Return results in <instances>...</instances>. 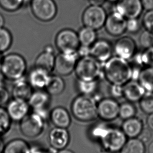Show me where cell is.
Here are the masks:
<instances>
[{
    "label": "cell",
    "instance_id": "20",
    "mask_svg": "<svg viewBox=\"0 0 153 153\" xmlns=\"http://www.w3.org/2000/svg\"><path fill=\"white\" fill-rule=\"evenodd\" d=\"M49 120L54 126L68 128L71 123L70 113L62 106H56L50 111Z\"/></svg>",
    "mask_w": 153,
    "mask_h": 153
},
{
    "label": "cell",
    "instance_id": "23",
    "mask_svg": "<svg viewBox=\"0 0 153 153\" xmlns=\"http://www.w3.org/2000/svg\"><path fill=\"white\" fill-rule=\"evenodd\" d=\"M14 82V84L11 92L12 98L28 101L34 89L27 80L23 78Z\"/></svg>",
    "mask_w": 153,
    "mask_h": 153
},
{
    "label": "cell",
    "instance_id": "19",
    "mask_svg": "<svg viewBox=\"0 0 153 153\" xmlns=\"http://www.w3.org/2000/svg\"><path fill=\"white\" fill-rule=\"evenodd\" d=\"M51 76V73L35 67L29 72L27 81L33 89H45Z\"/></svg>",
    "mask_w": 153,
    "mask_h": 153
},
{
    "label": "cell",
    "instance_id": "18",
    "mask_svg": "<svg viewBox=\"0 0 153 153\" xmlns=\"http://www.w3.org/2000/svg\"><path fill=\"white\" fill-rule=\"evenodd\" d=\"M113 53V46L108 41L103 39L97 40L90 47V55L102 64L112 57Z\"/></svg>",
    "mask_w": 153,
    "mask_h": 153
},
{
    "label": "cell",
    "instance_id": "53",
    "mask_svg": "<svg viewBox=\"0 0 153 153\" xmlns=\"http://www.w3.org/2000/svg\"><path fill=\"white\" fill-rule=\"evenodd\" d=\"M1 85H2V83H1V81H0V86H1Z\"/></svg>",
    "mask_w": 153,
    "mask_h": 153
},
{
    "label": "cell",
    "instance_id": "25",
    "mask_svg": "<svg viewBox=\"0 0 153 153\" xmlns=\"http://www.w3.org/2000/svg\"><path fill=\"white\" fill-rule=\"evenodd\" d=\"M56 57L53 52L45 50L36 58L35 67L51 73L54 70Z\"/></svg>",
    "mask_w": 153,
    "mask_h": 153
},
{
    "label": "cell",
    "instance_id": "33",
    "mask_svg": "<svg viewBox=\"0 0 153 153\" xmlns=\"http://www.w3.org/2000/svg\"><path fill=\"white\" fill-rule=\"evenodd\" d=\"M12 123V121L6 108L0 106V137H2L11 130Z\"/></svg>",
    "mask_w": 153,
    "mask_h": 153
},
{
    "label": "cell",
    "instance_id": "16",
    "mask_svg": "<svg viewBox=\"0 0 153 153\" xmlns=\"http://www.w3.org/2000/svg\"><path fill=\"white\" fill-rule=\"evenodd\" d=\"M48 140L51 148L57 152L68 146L70 142V133L67 128L54 126L49 131Z\"/></svg>",
    "mask_w": 153,
    "mask_h": 153
},
{
    "label": "cell",
    "instance_id": "50",
    "mask_svg": "<svg viewBox=\"0 0 153 153\" xmlns=\"http://www.w3.org/2000/svg\"><path fill=\"white\" fill-rule=\"evenodd\" d=\"M148 153H153V141L151 142L148 147Z\"/></svg>",
    "mask_w": 153,
    "mask_h": 153
},
{
    "label": "cell",
    "instance_id": "49",
    "mask_svg": "<svg viewBox=\"0 0 153 153\" xmlns=\"http://www.w3.org/2000/svg\"><path fill=\"white\" fill-rule=\"evenodd\" d=\"M5 20L4 17L1 14H0V28L3 27L4 24Z\"/></svg>",
    "mask_w": 153,
    "mask_h": 153
},
{
    "label": "cell",
    "instance_id": "1",
    "mask_svg": "<svg viewBox=\"0 0 153 153\" xmlns=\"http://www.w3.org/2000/svg\"><path fill=\"white\" fill-rule=\"evenodd\" d=\"M89 136L92 140L98 143L100 150L104 153H120L128 140L121 128L103 121L92 126Z\"/></svg>",
    "mask_w": 153,
    "mask_h": 153
},
{
    "label": "cell",
    "instance_id": "31",
    "mask_svg": "<svg viewBox=\"0 0 153 153\" xmlns=\"http://www.w3.org/2000/svg\"><path fill=\"white\" fill-rule=\"evenodd\" d=\"M76 87L80 94L94 96L98 88V80H83L77 79Z\"/></svg>",
    "mask_w": 153,
    "mask_h": 153
},
{
    "label": "cell",
    "instance_id": "30",
    "mask_svg": "<svg viewBox=\"0 0 153 153\" xmlns=\"http://www.w3.org/2000/svg\"><path fill=\"white\" fill-rule=\"evenodd\" d=\"M145 143L137 138H129L126 140L120 153H145Z\"/></svg>",
    "mask_w": 153,
    "mask_h": 153
},
{
    "label": "cell",
    "instance_id": "45",
    "mask_svg": "<svg viewBox=\"0 0 153 153\" xmlns=\"http://www.w3.org/2000/svg\"><path fill=\"white\" fill-rule=\"evenodd\" d=\"M143 9L149 11L153 10V0H141Z\"/></svg>",
    "mask_w": 153,
    "mask_h": 153
},
{
    "label": "cell",
    "instance_id": "26",
    "mask_svg": "<svg viewBox=\"0 0 153 153\" xmlns=\"http://www.w3.org/2000/svg\"><path fill=\"white\" fill-rule=\"evenodd\" d=\"M66 88L64 79L58 74L51 75L45 90L51 96H57L62 94Z\"/></svg>",
    "mask_w": 153,
    "mask_h": 153
},
{
    "label": "cell",
    "instance_id": "21",
    "mask_svg": "<svg viewBox=\"0 0 153 153\" xmlns=\"http://www.w3.org/2000/svg\"><path fill=\"white\" fill-rule=\"evenodd\" d=\"M123 97L132 103L139 102L146 92L144 89L137 80H131L123 85Z\"/></svg>",
    "mask_w": 153,
    "mask_h": 153
},
{
    "label": "cell",
    "instance_id": "7",
    "mask_svg": "<svg viewBox=\"0 0 153 153\" xmlns=\"http://www.w3.org/2000/svg\"><path fill=\"white\" fill-rule=\"evenodd\" d=\"M51 96L45 89L35 90L28 100L31 110L47 121L49 119Z\"/></svg>",
    "mask_w": 153,
    "mask_h": 153
},
{
    "label": "cell",
    "instance_id": "11",
    "mask_svg": "<svg viewBox=\"0 0 153 153\" xmlns=\"http://www.w3.org/2000/svg\"><path fill=\"white\" fill-rule=\"evenodd\" d=\"M79 58L77 52H60L56 57L54 70L60 76H67L74 71Z\"/></svg>",
    "mask_w": 153,
    "mask_h": 153
},
{
    "label": "cell",
    "instance_id": "54",
    "mask_svg": "<svg viewBox=\"0 0 153 153\" xmlns=\"http://www.w3.org/2000/svg\"><path fill=\"white\" fill-rule=\"evenodd\" d=\"M0 143H1V137H0Z\"/></svg>",
    "mask_w": 153,
    "mask_h": 153
},
{
    "label": "cell",
    "instance_id": "8",
    "mask_svg": "<svg viewBox=\"0 0 153 153\" xmlns=\"http://www.w3.org/2000/svg\"><path fill=\"white\" fill-rule=\"evenodd\" d=\"M107 16L102 6L90 5L83 11L82 22L85 26L97 30L104 27Z\"/></svg>",
    "mask_w": 153,
    "mask_h": 153
},
{
    "label": "cell",
    "instance_id": "43",
    "mask_svg": "<svg viewBox=\"0 0 153 153\" xmlns=\"http://www.w3.org/2000/svg\"><path fill=\"white\" fill-rule=\"evenodd\" d=\"M53 149H46L39 145H30V153H55L53 152Z\"/></svg>",
    "mask_w": 153,
    "mask_h": 153
},
{
    "label": "cell",
    "instance_id": "39",
    "mask_svg": "<svg viewBox=\"0 0 153 153\" xmlns=\"http://www.w3.org/2000/svg\"><path fill=\"white\" fill-rule=\"evenodd\" d=\"M142 24L145 30L153 33V10L146 11L143 16Z\"/></svg>",
    "mask_w": 153,
    "mask_h": 153
},
{
    "label": "cell",
    "instance_id": "48",
    "mask_svg": "<svg viewBox=\"0 0 153 153\" xmlns=\"http://www.w3.org/2000/svg\"><path fill=\"white\" fill-rule=\"evenodd\" d=\"M55 153H75L73 151L67 149H64L59 151H58Z\"/></svg>",
    "mask_w": 153,
    "mask_h": 153
},
{
    "label": "cell",
    "instance_id": "41",
    "mask_svg": "<svg viewBox=\"0 0 153 153\" xmlns=\"http://www.w3.org/2000/svg\"><path fill=\"white\" fill-rule=\"evenodd\" d=\"M152 137V131L149 129V128H143L142 132L138 135L137 138L140 140L144 143L149 142L151 140Z\"/></svg>",
    "mask_w": 153,
    "mask_h": 153
},
{
    "label": "cell",
    "instance_id": "13",
    "mask_svg": "<svg viewBox=\"0 0 153 153\" xmlns=\"http://www.w3.org/2000/svg\"><path fill=\"white\" fill-rule=\"evenodd\" d=\"M115 4L113 11L126 19L138 18L144 10L141 0H118Z\"/></svg>",
    "mask_w": 153,
    "mask_h": 153
},
{
    "label": "cell",
    "instance_id": "27",
    "mask_svg": "<svg viewBox=\"0 0 153 153\" xmlns=\"http://www.w3.org/2000/svg\"><path fill=\"white\" fill-rule=\"evenodd\" d=\"M137 81L145 92H153V67H145L140 70Z\"/></svg>",
    "mask_w": 153,
    "mask_h": 153
},
{
    "label": "cell",
    "instance_id": "22",
    "mask_svg": "<svg viewBox=\"0 0 153 153\" xmlns=\"http://www.w3.org/2000/svg\"><path fill=\"white\" fill-rule=\"evenodd\" d=\"M143 128L144 124L142 120L135 116L124 120L121 128L128 138H137Z\"/></svg>",
    "mask_w": 153,
    "mask_h": 153
},
{
    "label": "cell",
    "instance_id": "2",
    "mask_svg": "<svg viewBox=\"0 0 153 153\" xmlns=\"http://www.w3.org/2000/svg\"><path fill=\"white\" fill-rule=\"evenodd\" d=\"M103 74L111 85H123L132 80L133 67L128 60L115 56L104 62Z\"/></svg>",
    "mask_w": 153,
    "mask_h": 153
},
{
    "label": "cell",
    "instance_id": "46",
    "mask_svg": "<svg viewBox=\"0 0 153 153\" xmlns=\"http://www.w3.org/2000/svg\"><path fill=\"white\" fill-rule=\"evenodd\" d=\"M146 124L147 128L153 132V113L148 115L146 119Z\"/></svg>",
    "mask_w": 153,
    "mask_h": 153
},
{
    "label": "cell",
    "instance_id": "10",
    "mask_svg": "<svg viewBox=\"0 0 153 153\" xmlns=\"http://www.w3.org/2000/svg\"><path fill=\"white\" fill-rule=\"evenodd\" d=\"M55 44L62 53L77 52L80 46L78 33L69 28L58 32L56 37Z\"/></svg>",
    "mask_w": 153,
    "mask_h": 153
},
{
    "label": "cell",
    "instance_id": "51",
    "mask_svg": "<svg viewBox=\"0 0 153 153\" xmlns=\"http://www.w3.org/2000/svg\"><path fill=\"white\" fill-rule=\"evenodd\" d=\"M2 58L1 56V53H0V72H1V64H2Z\"/></svg>",
    "mask_w": 153,
    "mask_h": 153
},
{
    "label": "cell",
    "instance_id": "4",
    "mask_svg": "<svg viewBox=\"0 0 153 153\" xmlns=\"http://www.w3.org/2000/svg\"><path fill=\"white\" fill-rule=\"evenodd\" d=\"M26 70V62L19 54L9 53L3 58L0 72L7 80L15 82L23 78Z\"/></svg>",
    "mask_w": 153,
    "mask_h": 153
},
{
    "label": "cell",
    "instance_id": "34",
    "mask_svg": "<svg viewBox=\"0 0 153 153\" xmlns=\"http://www.w3.org/2000/svg\"><path fill=\"white\" fill-rule=\"evenodd\" d=\"M13 42V38L10 32L5 28H0V53L9 50Z\"/></svg>",
    "mask_w": 153,
    "mask_h": 153
},
{
    "label": "cell",
    "instance_id": "36",
    "mask_svg": "<svg viewBox=\"0 0 153 153\" xmlns=\"http://www.w3.org/2000/svg\"><path fill=\"white\" fill-rule=\"evenodd\" d=\"M28 0H0V7L4 11L13 12L19 10Z\"/></svg>",
    "mask_w": 153,
    "mask_h": 153
},
{
    "label": "cell",
    "instance_id": "28",
    "mask_svg": "<svg viewBox=\"0 0 153 153\" xmlns=\"http://www.w3.org/2000/svg\"><path fill=\"white\" fill-rule=\"evenodd\" d=\"M80 45L91 47L97 40V30L91 28L83 26L78 33Z\"/></svg>",
    "mask_w": 153,
    "mask_h": 153
},
{
    "label": "cell",
    "instance_id": "38",
    "mask_svg": "<svg viewBox=\"0 0 153 153\" xmlns=\"http://www.w3.org/2000/svg\"><path fill=\"white\" fill-rule=\"evenodd\" d=\"M142 25V22L139 20L138 18L126 19V31L131 34H135L140 31Z\"/></svg>",
    "mask_w": 153,
    "mask_h": 153
},
{
    "label": "cell",
    "instance_id": "35",
    "mask_svg": "<svg viewBox=\"0 0 153 153\" xmlns=\"http://www.w3.org/2000/svg\"><path fill=\"white\" fill-rule=\"evenodd\" d=\"M138 102L140 110L144 113L149 115L153 113V92H146Z\"/></svg>",
    "mask_w": 153,
    "mask_h": 153
},
{
    "label": "cell",
    "instance_id": "32",
    "mask_svg": "<svg viewBox=\"0 0 153 153\" xmlns=\"http://www.w3.org/2000/svg\"><path fill=\"white\" fill-rule=\"evenodd\" d=\"M136 113L137 108L134 103L126 101L120 104L119 117L123 120L135 117Z\"/></svg>",
    "mask_w": 153,
    "mask_h": 153
},
{
    "label": "cell",
    "instance_id": "17",
    "mask_svg": "<svg viewBox=\"0 0 153 153\" xmlns=\"http://www.w3.org/2000/svg\"><path fill=\"white\" fill-rule=\"evenodd\" d=\"M126 19L117 12L113 11L107 16L104 27L110 35L121 36L126 32Z\"/></svg>",
    "mask_w": 153,
    "mask_h": 153
},
{
    "label": "cell",
    "instance_id": "37",
    "mask_svg": "<svg viewBox=\"0 0 153 153\" xmlns=\"http://www.w3.org/2000/svg\"><path fill=\"white\" fill-rule=\"evenodd\" d=\"M139 42L144 49L153 46V33L145 30L141 33L139 38Z\"/></svg>",
    "mask_w": 153,
    "mask_h": 153
},
{
    "label": "cell",
    "instance_id": "29",
    "mask_svg": "<svg viewBox=\"0 0 153 153\" xmlns=\"http://www.w3.org/2000/svg\"><path fill=\"white\" fill-rule=\"evenodd\" d=\"M132 59L134 60V63L138 67H153V46L145 49L140 53H136Z\"/></svg>",
    "mask_w": 153,
    "mask_h": 153
},
{
    "label": "cell",
    "instance_id": "5",
    "mask_svg": "<svg viewBox=\"0 0 153 153\" xmlns=\"http://www.w3.org/2000/svg\"><path fill=\"white\" fill-rule=\"evenodd\" d=\"M77 79L98 80L103 74L102 63L91 55L79 58L74 70Z\"/></svg>",
    "mask_w": 153,
    "mask_h": 153
},
{
    "label": "cell",
    "instance_id": "9",
    "mask_svg": "<svg viewBox=\"0 0 153 153\" xmlns=\"http://www.w3.org/2000/svg\"><path fill=\"white\" fill-rule=\"evenodd\" d=\"M33 14L40 21L48 22L56 17L57 7L53 0H31Z\"/></svg>",
    "mask_w": 153,
    "mask_h": 153
},
{
    "label": "cell",
    "instance_id": "42",
    "mask_svg": "<svg viewBox=\"0 0 153 153\" xmlns=\"http://www.w3.org/2000/svg\"><path fill=\"white\" fill-rule=\"evenodd\" d=\"M10 99V94L7 90L3 85L0 86V106L7 104Z\"/></svg>",
    "mask_w": 153,
    "mask_h": 153
},
{
    "label": "cell",
    "instance_id": "44",
    "mask_svg": "<svg viewBox=\"0 0 153 153\" xmlns=\"http://www.w3.org/2000/svg\"><path fill=\"white\" fill-rule=\"evenodd\" d=\"M77 53L79 58L90 55V47L80 45L77 51Z\"/></svg>",
    "mask_w": 153,
    "mask_h": 153
},
{
    "label": "cell",
    "instance_id": "52",
    "mask_svg": "<svg viewBox=\"0 0 153 153\" xmlns=\"http://www.w3.org/2000/svg\"><path fill=\"white\" fill-rule=\"evenodd\" d=\"M106 1H108L110 2L115 3L117 2L118 0H106Z\"/></svg>",
    "mask_w": 153,
    "mask_h": 153
},
{
    "label": "cell",
    "instance_id": "40",
    "mask_svg": "<svg viewBox=\"0 0 153 153\" xmlns=\"http://www.w3.org/2000/svg\"><path fill=\"white\" fill-rule=\"evenodd\" d=\"M110 94L111 97L115 99L123 97V85H111L110 88Z\"/></svg>",
    "mask_w": 153,
    "mask_h": 153
},
{
    "label": "cell",
    "instance_id": "15",
    "mask_svg": "<svg viewBox=\"0 0 153 153\" xmlns=\"http://www.w3.org/2000/svg\"><path fill=\"white\" fill-rule=\"evenodd\" d=\"M113 46L116 56L129 61L137 53L135 41L129 36H123L117 39Z\"/></svg>",
    "mask_w": 153,
    "mask_h": 153
},
{
    "label": "cell",
    "instance_id": "47",
    "mask_svg": "<svg viewBox=\"0 0 153 153\" xmlns=\"http://www.w3.org/2000/svg\"><path fill=\"white\" fill-rule=\"evenodd\" d=\"M90 5H101L104 3L106 0H87Z\"/></svg>",
    "mask_w": 153,
    "mask_h": 153
},
{
    "label": "cell",
    "instance_id": "6",
    "mask_svg": "<svg viewBox=\"0 0 153 153\" xmlns=\"http://www.w3.org/2000/svg\"><path fill=\"white\" fill-rule=\"evenodd\" d=\"M46 120L39 115L30 111L19 122V131L25 137L34 138L42 134L45 128Z\"/></svg>",
    "mask_w": 153,
    "mask_h": 153
},
{
    "label": "cell",
    "instance_id": "12",
    "mask_svg": "<svg viewBox=\"0 0 153 153\" xmlns=\"http://www.w3.org/2000/svg\"><path fill=\"white\" fill-rule=\"evenodd\" d=\"M120 104L115 99L110 97L99 100L97 104L98 117L106 122L113 121L119 117Z\"/></svg>",
    "mask_w": 153,
    "mask_h": 153
},
{
    "label": "cell",
    "instance_id": "24",
    "mask_svg": "<svg viewBox=\"0 0 153 153\" xmlns=\"http://www.w3.org/2000/svg\"><path fill=\"white\" fill-rule=\"evenodd\" d=\"M30 145L22 138H14L4 145L2 153H30Z\"/></svg>",
    "mask_w": 153,
    "mask_h": 153
},
{
    "label": "cell",
    "instance_id": "3",
    "mask_svg": "<svg viewBox=\"0 0 153 153\" xmlns=\"http://www.w3.org/2000/svg\"><path fill=\"white\" fill-rule=\"evenodd\" d=\"M97 104L93 96L79 94L72 100L70 110L75 119L81 122L94 121L98 117Z\"/></svg>",
    "mask_w": 153,
    "mask_h": 153
},
{
    "label": "cell",
    "instance_id": "14",
    "mask_svg": "<svg viewBox=\"0 0 153 153\" xmlns=\"http://www.w3.org/2000/svg\"><path fill=\"white\" fill-rule=\"evenodd\" d=\"M6 110L12 122L21 121L30 112L27 101L12 98L7 103Z\"/></svg>",
    "mask_w": 153,
    "mask_h": 153
}]
</instances>
